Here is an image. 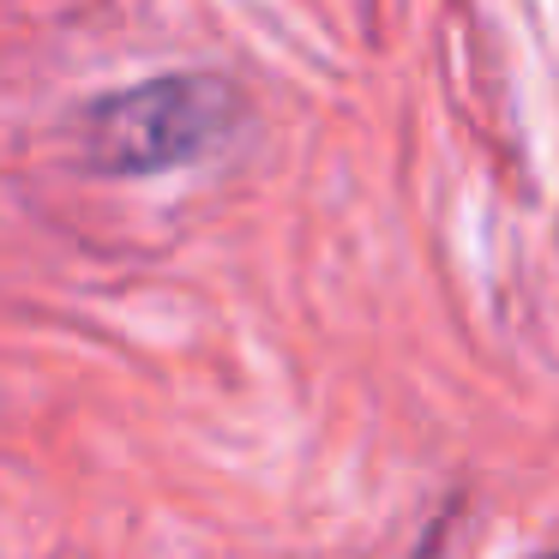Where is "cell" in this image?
Listing matches in <instances>:
<instances>
[{"mask_svg":"<svg viewBox=\"0 0 559 559\" xmlns=\"http://www.w3.org/2000/svg\"><path fill=\"white\" fill-rule=\"evenodd\" d=\"M554 559H559V554H554Z\"/></svg>","mask_w":559,"mask_h":559,"instance_id":"7a4b0ae2","label":"cell"},{"mask_svg":"<svg viewBox=\"0 0 559 559\" xmlns=\"http://www.w3.org/2000/svg\"><path fill=\"white\" fill-rule=\"evenodd\" d=\"M241 115V91L229 79H145V85H127L85 109V157L103 175H163L229 145Z\"/></svg>","mask_w":559,"mask_h":559,"instance_id":"6da1fadb","label":"cell"}]
</instances>
